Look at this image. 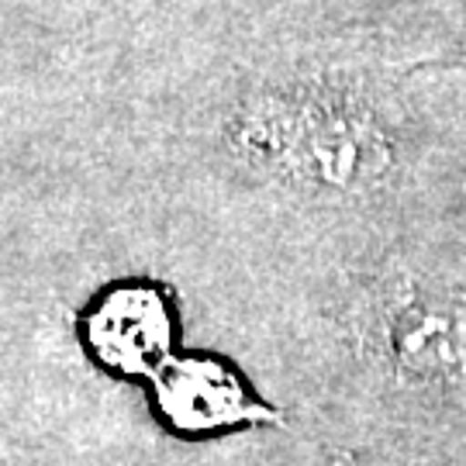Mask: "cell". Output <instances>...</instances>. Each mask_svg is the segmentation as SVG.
<instances>
[{
	"instance_id": "obj_2",
	"label": "cell",
	"mask_w": 466,
	"mask_h": 466,
	"mask_svg": "<svg viewBox=\"0 0 466 466\" xmlns=\"http://www.w3.org/2000/svg\"><path fill=\"white\" fill-rule=\"evenodd\" d=\"M360 339L394 383L435 390L466 383V294L394 277L363 304Z\"/></svg>"
},
{
	"instance_id": "obj_4",
	"label": "cell",
	"mask_w": 466,
	"mask_h": 466,
	"mask_svg": "<svg viewBox=\"0 0 466 466\" xmlns=\"http://www.w3.org/2000/svg\"><path fill=\"white\" fill-rule=\"evenodd\" d=\"M159 400L167 404L169 421L187 432L273 418L267 404L252 398L246 383L218 360H187L169 367L167 380L159 377Z\"/></svg>"
},
{
	"instance_id": "obj_1",
	"label": "cell",
	"mask_w": 466,
	"mask_h": 466,
	"mask_svg": "<svg viewBox=\"0 0 466 466\" xmlns=\"http://www.w3.org/2000/svg\"><path fill=\"white\" fill-rule=\"evenodd\" d=\"M225 152L249 177L304 198H367L400 167L390 117L329 84L252 90L225 121Z\"/></svg>"
},
{
	"instance_id": "obj_3",
	"label": "cell",
	"mask_w": 466,
	"mask_h": 466,
	"mask_svg": "<svg viewBox=\"0 0 466 466\" xmlns=\"http://www.w3.org/2000/svg\"><path fill=\"white\" fill-rule=\"evenodd\" d=\"M86 342L115 373H159L173 342V311L156 287H117L94 304Z\"/></svg>"
}]
</instances>
